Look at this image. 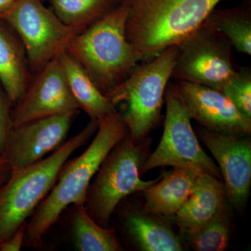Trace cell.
<instances>
[{
  "instance_id": "obj_1",
  "label": "cell",
  "mask_w": 251,
  "mask_h": 251,
  "mask_svg": "<svg viewBox=\"0 0 251 251\" xmlns=\"http://www.w3.org/2000/svg\"><path fill=\"white\" fill-rule=\"evenodd\" d=\"M127 133L117 111L99 120L92 143L80 156L64 163L55 184L28 219L24 246L41 247L46 234L66 209L74 204L84 205L91 181L100 165Z\"/></svg>"
},
{
  "instance_id": "obj_2",
  "label": "cell",
  "mask_w": 251,
  "mask_h": 251,
  "mask_svg": "<svg viewBox=\"0 0 251 251\" xmlns=\"http://www.w3.org/2000/svg\"><path fill=\"white\" fill-rule=\"evenodd\" d=\"M222 0H122L128 41L149 62L201 27Z\"/></svg>"
},
{
  "instance_id": "obj_3",
  "label": "cell",
  "mask_w": 251,
  "mask_h": 251,
  "mask_svg": "<svg viewBox=\"0 0 251 251\" xmlns=\"http://www.w3.org/2000/svg\"><path fill=\"white\" fill-rule=\"evenodd\" d=\"M127 16L126 7L120 3L77 33L66 49L104 94L142 62L139 52L127 38Z\"/></svg>"
},
{
  "instance_id": "obj_4",
  "label": "cell",
  "mask_w": 251,
  "mask_h": 251,
  "mask_svg": "<svg viewBox=\"0 0 251 251\" xmlns=\"http://www.w3.org/2000/svg\"><path fill=\"white\" fill-rule=\"evenodd\" d=\"M98 127L99 120L90 119L83 129L49 156L25 168L11 171L9 178L0 185V243L27 222L55 184L64 163L90 141Z\"/></svg>"
},
{
  "instance_id": "obj_5",
  "label": "cell",
  "mask_w": 251,
  "mask_h": 251,
  "mask_svg": "<svg viewBox=\"0 0 251 251\" xmlns=\"http://www.w3.org/2000/svg\"><path fill=\"white\" fill-rule=\"evenodd\" d=\"M177 52V46H171L151 60L142 62L105 94L115 108H121L117 112L134 141L143 142L160 121Z\"/></svg>"
},
{
  "instance_id": "obj_6",
  "label": "cell",
  "mask_w": 251,
  "mask_h": 251,
  "mask_svg": "<svg viewBox=\"0 0 251 251\" xmlns=\"http://www.w3.org/2000/svg\"><path fill=\"white\" fill-rule=\"evenodd\" d=\"M142 142L128 133L112 149L91 181L84 207L89 216L103 227L110 228V219L120 203L130 195L143 192L161 179L140 178L145 156Z\"/></svg>"
},
{
  "instance_id": "obj_7",
  "label": "cell",
  "mask_w": 251,
  "mask_h": 251,
  "mask_svg": "<svg viewBox=\"0 0 251 251\" xmlns=\"http://www.w3.org/2000/svg\"><path fill=\"white\" fill-rule=\"evenodd\" d=\"M165 103L166 117L161 141L144 162L141 173L171 166L222 179L219 167L204 151L193 129L191 117L177 84L168 85Z\"/></svg>"
},
{
  "instance_id": "obj_8",
  "label": "cell",
  "mask_w": 251,
  "mask_h": 251,
  "mask_svg": "<svg viewBox=\"0 0 251 251\" xmlns=\"http://www.w3.org/2000/svg\"><path fill=\"white\" fill-rule=\"evenodd\" d=\"M0 19L16 33L31 72L36 73L66 50L73 38L83 30L63 23L42 0H17Z\"/></svg>"
},
{
  "instance_id": "obj_9",
  "label": "cell",
  "mask_w": 251,
  "mask_h": 251,
  "mask_svg": "<svg viewBox=\"0 0 251 251\" xmlns=\"http://www.w3.org/2000/svg\"><path fill=\"white\" fill-rule=\"evenodd\" d=\"M172 77L222 91L235 75L232 46L205 23L177 45Z\"/></svg>"
},
{
  "instance_id": "obj_10",
  "label": "cell",
  "mask_w": 251,
  "mask_h": 251,
  "mask_svg": "<svg viewBox=\"0 0 251 251\" xmlns=\"http://www.w3.org/2000/svg\"><path fill=\"white\" fill-rule=\"evenodd\" d=\"M77 113L43 117L12 126L5 155L11 171L34 164L60 148Z\"/></svg>"
},
{
  "instance_id": "obj_11",
  "label": "cell",
  "mask_w": 251,
  "mask_h": 251,
  "mask_svg": "<svg viewBox=\"0 0 251 251\" xmlns=\"http://www.w3.org/2000/svg\"><path fill=\"white\" fill-rule=\"evenodd\" d=\"M36 74L13 106V126L43 117L79 112L80 108L68 87L58 57Z\"/></svg>"
},
{
  "instance_id": "obj_12",
  "label": "cell",
  "mask_w": 251,
  "mask_h": 251,
  "mask_svg": "<svg viewBox=\"0 0 251 251\" xmlns=\"http://www.w3.org/2000/svg\"><path fill=\"white\" fill-rule=\"evenodd\" d=\"M198 136L219 164L227 199L238 210L242 209L251 185L250 136L220 134L202 127Z\"/></svg>"
},
{
  "instance_id": "obj_13",
  "label": "cell",
  "mask_w": 251,
  "mask_h": 251,
  "mask_svg": "<svg viewBox=\"0 0 251 251\" xmlns=\"http://www.w3.org/2000/svg\"><path fill=\"white\" fill-rule=\"evenodd\" d=\"M180 94L191 120L220 134L250 136L251 119L244 116L221 91L179 81Z\"/></svg>"
},
{
  "instance_id": "obj_14",
  "label": "cell",
  "mask_w": 251,
  "mask_h": 251,
  "mask_svg": "<svg viewBox=\"0 0 251 251\" xmlns=\"http://www.w3.org/2000/svg\"><path fill=\"white\" fill-rule=\"evenodd\" d=\"M224 183L211 175L198 176L191 196L175 215L181 232L186 237L196 232L226 205Z\"/></svg>"
},
{
  "instance_id": "obj_15",
  "label": "cell",
  "mask_w": 251,
  "mask_h": 251,
  "mask_svg": "<svg viewBox=\"0 0 251 251\" xmlns=\"http://www.w3.org/2000/svg\"><path fill=\"white\" fill-rule=\"evenodd\" d=\"M200 175L186 168H174L162 175L143 191L145 211L162 217L175 216L191 196Z\"/></svg>"
},
{
  "instance_id": "obj_16",
  "label": "cell",
  "mask_w": 251,
  "mask_h": 251,
  "mask_svg": "<svg viewBox=\"0 0 251 251\" xmlns=\"http://www.w3.org/2000/svg\"><path fill=\"white\" fill-rule=\"evenodd\" d=\"M0 19V82L14 105L31 82L30 69L22 43Z\"/></svg>"
},
{
  "instance_id": "obj_17",
  "label": "cell",
  "mask_w": 251,
  "mask_h": 251,
  "mask_svg": "<svg viewBox=\"0 0 251 251\" xmlns=\"http://www.w3.org/2000/svg\"><path fill=\"white\" fill-rule=\"evenodd\" d=\"M57 57L69 91L80 110H83L90 119L97 120L117 111L80 63L66 50Z\"/></svg>"
},
{
  "instance_id": "obj_18",
  "label": "cell",
  "mask_w": 251,
  "mask_h": 251,
  "mask_svg": "<svg viewBox=\"0 0 251 251\" xmlns=\"http://www.w3.org/2000/svg\"><path fill=\"white\" fill-rule=\"evenodd\" d=\"M124 226L140 251H184L179 237L169 227L148 214L129 211L125 216Z\"/></svg>"
},
{
  "instance_id": "obj_19",
  "label": "cell",
  "mask_w": 251,
  "mask_h": 251,
  "mask_svg": "<svg viewBox=\"0 0 251 251\" xmlns=\"http://www.w3.org/2000/svg\"><path fill=\"white\" fill-rule=\"evenodd\" d=\"M69 207L71 241L76 250L122 251L113 229L97 224L87 214L83 204H74Z\"/></svg>"
},
{
  "instance_id": "obj_20",
  "label": "cell",
  "mask_w": 251,
  "mask_h": 251,
  "mask_svg": "<svg viewBox=\"0 0 251 251\" xmlns=\"http://www.w3.org/2000/svg\"><path fill=\"white\" fill-rule=\"evenodd\" d=\"M204 23L222 34L238 52L251 55L250 8L242 6L234 9H214Z\"/></svg>"
},
{
  "instance_id": "obj_21",
  "label": "cell",
  "mask_w": 251,
  "mask_h": 251,
  "mask_svg": "<svg viewBox=\"0 0 251 251\" xmlns=\"http://www.w3.org/2000/svg\"><path fill=\"white\" fill-rule=\"evenodd\" d=\"M115 0H50L57 17L71 27L85 29L101 17Z\"/></svg>"
},
{
  "instance_id": "obj_22",
  "label": "cell",
  "mask_w": 251,
  "mask_h": 251,
  "mask_svg": "<svg viewBox=\"0 0 251 251\" xmlns=\"http://www.w3.org/2000/svg\"><path fill=\"white\" fill-rule=\"evenodd\" d=\"M188 239L195 251H223L227 249L229 240V222L226 205Z\"/></svg>"
},
{
  "instance_id": "obj_23",
  "label": "cell",
  "mask_w": 251,
  "mask_h": 251,
  "mask_svg": "<svg viewBox=\"0 0 251 251\" xmlns=\"http://www.w3.org/2000/svg\"><path fill=\"white\" fill-rule=\"evenodd\" d=\"M223 94L244 116L251 119V69L242 67L224 86Z\"/></svg>"
},
{
  "instance_id": "obj_24",
  "label": "cell",
  "mask_w": 251,
  "mask_h": 251,
  "mask_svg": "<svg viewBox=\"0 0 251 251\" xmlns=\"http://www.w3.org/2000/svg\"><path fill=\"white\" fill-rule=\"evenodd\" d=\"M13 106L14 103L0 82V160L5 159L8 138L13 126Z\"/></svg>"
},
{
  "instance_id": "obj_25",
  "label": "cell",
  "mask_w": 251,
  "mask_h": 251,
  "mask_svg": "<svg viewBox=\"0 0 251 251\" xmlns=\"http://www.w3.org/2000/svg\"><path fill=\"white\" fill-rule=\"evenodd\" d=\"M27 223H25L22 226H20L19 228L9 239L0 243V251H20L21 250L24 246Z\"/></svg>"
},
{
  "instance_id": "obj_26",
  "label": "cell",
  "mask_w": 251,
  "mask_h": 251,
  "mask_svg": "<svg viewBox=\"0 0 251 251\" xmlns=\"http://www.w3.org/2000/svg\"><path fill=\"white\" fill-rule=\"evenodd\" d=\"M11 168L6 159L0 160V185L2 184L9 178Z\"/></svg>"
},
{
  "instance_id": "obj_27",
  "label": "cell",
  "mask_w": 251,
  "mask_h": 251,
  "mask_svg": "<svg viewBox=\"0 0 251 251\" xmlns=\"http://www.w3.org/2000/svg\"><path fill=\"white\" fill-rule=\"evenodd\" d=\"M17 0H0V18L3 17L9 11Z\"/></svg>"
},
{
  "instance_id": "obj_28",
  "label": "cell",
  "mask_w": 251,
  "mask_h": 251,
  "mask_svg": "<svg viewBox=\"0 0 251 251\" xmlns=\"http://www.w3.org/2000/svg\"><path fill=\"white\" fill-rule=\"evenodd\" d=\"M42 1H44V0H42Z\"/></svg>"
}]
</instances>
